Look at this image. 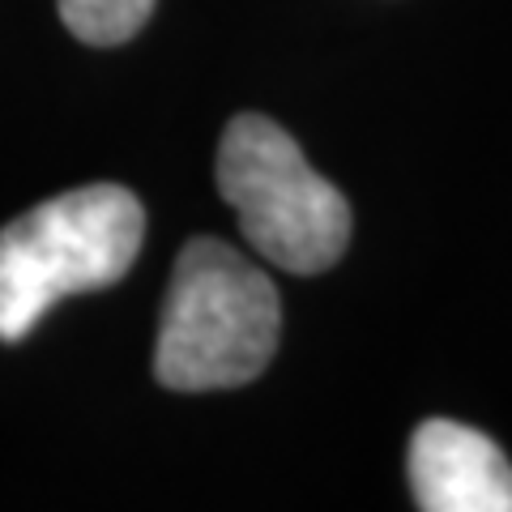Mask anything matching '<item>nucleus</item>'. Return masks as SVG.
Wrapping results in <instances>:
<instances>
[{
    "mask_svg": "<svg viewBox=\"0 0 512 512\" xmlns=\"http://www.w3.org/2000/svg\"><path fill=\"white\" fill-rule=\"evenodd\" d=\"M56 5L60 22L94 47H116L133 39L154 13V0H56Z\"/></svg>",
    "mask_w": 512,
    "mask_h": 512,
    "instance_id": "obj_5",
    "label": "nucleus"
},
{
    "mask_svg": "<svg viewBox=\"0 0 512 512\" xmlns=\"http://www.w3.org/2000/svg\"><path fill=\"white\" fill-rule=\"evenodd\" d=\"M278 291L222 239H188L163 303L154 376L175 393L239 389L278 350Z\"/></svg>",
    "mask_w": 512,
    "mask_h": 512,
    "instance_id": "obj_1",
    "label": "nucleus"
},
{
    "mask_svg": "<svg viewBox=\"0 0 512 512\" xmlns=\"http://www.w3.org/2000/svg\"><path fill=\"white\" fill-rule=\"evenodd\" d=\"M410 491L423 512H512V466L483 431L427 419L410 440Z\"/></svg>",
    "mask_w": 512,
    "mask_h": 512,
    "instance_id": "obj_4",
    "label": "nucleus"
},
{
    "mask_svg": "<svg viewBox=\"0 0 512 512\" xmlns=\"http://www.w3.org/2000/svg\"><path fill=\"white\" fill-rule=\"evenodd\" d=\"M146 210L120 184H86L0 231V342H22L64 295L103 291L133 269Z\"/></svg>",
    "mask_w": 512,
    "mask_h": 512,
    "instance_id": "obj_2",
    "label": "nucleus"
},
{
    "mask_svg": "<svg viewBox=\"0 0 512 512\" xmlns=\"http://www.w3.org/2000/svg\"><path fill=\"white\" fill-rule=\"evenodd\" d=\"M218 192L248 244L286 274H320L350 244V205L295 137L265 116H235L218 141Z\"/></svg>",
    "mask_w": 512,
    "mask_h": 512,
    "instance_id": "obj_3",
    "label": "nucleus"
}]
</instances>
